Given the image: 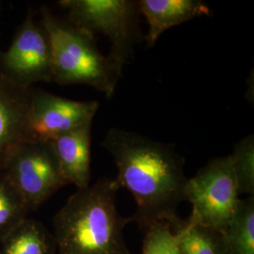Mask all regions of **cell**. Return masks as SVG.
Returning a JSON list of instances; mask_svg holds the SVG:
<instances>
[{
    "instance_id": "cell-1",
    "label": "cell",
    "mask_w": 254,
    "mask_h": 254,
    "mask_svg": "<svg viewBox=\"0 0 254 254\" xmlns=\"http://www.w3.org/2000/svg\"><path fill=\"white\" fill-rule=\"evenodd\" d=\"M103 146L114 158L120 188L131 191L136 200L131 222L145 231L160 222L171 225L186 200L188 181L184 159L173 146L118 128L109 130Z\"/></svg>"
},
{
    "instance_id": "cell-2",
    "label": "cell",
    "mask_w": 254,
    "mask_h": 254,
    "mask_svg": "<svg viewBox=\"0 0 254 254\" xmlns=\"http://www.w3.org/2000/svg\"><path fill=\"white\" fill-rule=\"evenodd\" d=\"M116 179L103 178L77 190L54 217L55 241L60 254H133L124 239L131 218L120 216Z\"/></svg>"
},
{
    "instance_id": "cell-3",
    "label": "cell",
    "mask_w": 254,
    "mask_h": 254,
    "mask_svg": "<svg viewBox=\"0 0 254 254\" xmlns=\"http://www.w3.org/2000/svg\"><path fill=\"white\" fill-rule=\"evenodd\" d=\"M42 26L50 42L52 82L61 86L87 85L113 95L123 69L109 55L102 54L95 37L68 20L41 8Z\"/></svg>"
},
{
    "instance_id": "cell-4",
    "label": "cell",
    "mask_w": 254,
    "mask_h": 254,
    "mask_svg": "<svg viewBox=\"0 0 254 254\" xmlns=\"http://www.w3.org/2000/svg\"><path fill=\"white\" fill-rule=\"evenodd\" d=\"M67 20L91 35L102 34L111 45L109 56L124 69L134 47L145 39L139 25L138 1L134 0H62Z\"/></svg>"
},
{
    "instance_id": "cell-5",
    "label": "cell",
    "mask_w": 254,
    "mask_h": 254,
    "mask_svg": "<svg viewBox=\"0 0 254 254\" xmlns=\"http://www.w3.org/2000/svg\"><path fill=\"white\" fill-rule=\"evenodd\" d=\"M185 200L192 204L191 219L223 233L239 200L231 155L211 160L194 177L188 179Z\"/></svg>"
},
{
    "instance_id": "cell-6",
    "label": "cell",
    "mask_w": 254,
    "mask_h": 254,
    "mask_svg": "<svg viewBox=\"0 0 254 254\" xmlns=\"http://www.w3.org/2000/svg\"><path fill=\"white\" fill-rule=\"evenodd\" d=\"M2 173L30 212L38 210L57 191L68 185L49 142H23L16 146L9 153Z\"/></svg>"
},
{
    "instance_id": "cell-7",
    "label": "cell",
    "mask_w": 254,
    "mask_h": 254,
    "mask_svg": "<svg viewBox=\"0 0 254 254\" xmlns=\"http://www.w3.org/2000/svg\"><path fill=\"white\" fill-rule=\"evenodd\" d=\"M0 73L25 87L38 82H52V53L44 27L28 10L11 44L0 50Z\"/></svg>"
},
{
    "instance_id": "cell-8",
    "label": "cell",
    "mask_w": 254,
    "mask_h": 254,
    "mask_svg": "<svg viewBox=\"0 0 254 254\" xmlns=\"http://www.w3.org/2000/svg\"><path fill=\"white\" fill-rule=\"evenodd\" d=\"M99 108L97 101H76L32 89L27 121V142L47 143L92 122Z\"/></svg>"
},
{
    "instance_id": "cell-9",
    "label": "cell",
    "mask_w": 254,
    "mask_h": 254,
    "mask_svg": "<svg viewBox=\"0 0 254 254\" xmlns=\"http://www.w3.org/2000/svg\"><path fill=\"white\" fill-rule=\"evenodd\" d=\"M32 89L0 73V174L9 153L28 141L27 121Z\"/></svg>"
},
{
    "instance_id": "cell-10",
    "label": "cell",
    "mask_w": 254,
    "mask_h": 254,
    "mask_svg": "<svg viewBox=\"0 0 254 254\" xmlns=\"http://www.w3.org/2000/svg\"><path fill=\"white\" fill-rule=\"evenodd\" d=\"M91 126L87 123L49 142L65 181L83 190L91 182Z\"/></svg>"
},
{
    "instance_id": "cell-11",
    "label": "cell",
    "mask_w": 254,
    "mask_h": 254,
    "mask_svg": "<svg viewBox=\"0 0 254 254\" xmlns=\"http://www.w3.org/2000/svg\"><path fill=\"white\" fill-rule=\"evenodd\" d=\"M138 9L149 25L145 40L150 47L167 29L211 14L208 6L199 0H140Z\"/></svg>"
},
{
    "instance_id": "cell-12",
    "label": "cell",
    "mask_w": 254,
    "mask_h": 254,
    "mask_svg": "<svg viewBox=\"0 0 254 254\" xmlns=\"http://www.w3.org/2000/svg\"><path fill=\"white\" fill-rule=\"evenodd\" d=\"M0 254H55L54 236L39 221L25 219L1 242Z\"/></svg>"
},
{
    "instance_id": "cell-13",
    "label": "cell",
    "mask_w": 254,
    "mask_h": 254,
    "mask_svg": "<svg viewBox=\"0 0 254 254\" xmlns=\"http://www.w3.org/2000/svg\"><path fill=\"white\" fill-rule=\"evenodd\" d=\"M181 254H224L222 234L202 226L190 218H176L171 223Z\"/></svg>"
},
{
    "instance_id": "cell-14",
    "label": "cell",
    "mask_w": 254,
    "mask_h": 254,
    "mask_svg": "<svg viewBox=\"0 0 254 254\" xmlns=\"http://www.w3.org/2000/svg\"><path fill=\"white\" fill-rule=\"evenodd\" d=\"M222 234L224 254H254V197L238 200L234 217Z\"/></svg>"
},
{
    "instance_id": "cell-15",
    "label": "cell",
    "mask_w": 254,
    "mask_h": 254,
    "mask_svg": "<svg viewBox=\"0 0 254 254\" xmlns=\"http://www.w3.org/2000/svg\"><path fill=\"white\" fill-rule=\"evenodd\" d=\"M30 212L27 203L7 177L0 174V242L27 219Z\"/></svg>"
},
{
    "instance_id": "cell-16",
    "label": "cell",
    "mask_w": 254,
    "mask_h": 254,
    "mask_svg": "<svg viewBox=\"0 0 254 254\" xmlns=\"http://www.w3.org/2000/svg\"><path fill=\"white\" fill-rule=\"evenodd\" d=\"M236 173L238 195H254V136L240 140L231 154Z\"/></svg>"
},
{
    "instance_id": "cell-17",
    "label": "cell",
    "mask_w": 254,
    "mask_h": 254,
    "mask_svg": "<svg viewBox=\"0 0 254 254\" xmlns=\"http://www.w3.org/2000/svg\"><path fill=\"white\" fill-rule=\"evenodd\" d=\"M145 232L142 254H181L169 223H156Z\"/></svg>"
},
{
    "instance_id": "cell-18",
    "label": "cell",
    "mask_w": 254,
    "mask_h": 254,
    "mask_svg": "<svg viewBox=\"0 0 254 254\" xmlns=\"http://www.w3.org/2000/svg\"><path fill=\"white\" fill-rule=\"evenodd\" d=\"M2 7L3 5H2V2L0 1V24H1V15H2Z\"/></svg>"
}]
</instances>
